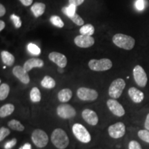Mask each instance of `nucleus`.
I'll return each instance as SVG.
<instances>
[{"instance_id": "nucleus-33", "label": "nucleus", "mask_w": 149, "mask_h": 149, "mask_svg": "<svg viewBox=\"0 0 149 149\" xmlns=\"http://www.w3.org/2000/svg\"><path fill=\"white\" fill-rule=\"evenodd\" d=\"M10 130L5 127H1L0 128V141H3L7 136L10 135Z\"/></svg>"}, {"instance_id": "nucleus-32", "label": "nucleus", "mask_w": 149, "mask_h": 149, "mask_svg": "<svg viewBox=\"0 0 149 149\" xmlns=\"http://www.w3.org/2000/svg\"><path fill=\"white\" fill-rule=\"evenodd\" d=\"M10 19L12 20L13 23L15 26V28H17V29H19V28L22 26L21 19H20V17L19 16L16 15L15 14L11 15Z\"/></svg>"}, {"instance_id": "nucleus-25", "label": "nucleus", "mask_w": 149, "mask_h": 149, "mask_svg": "<svg viewBox=\"0 0 149 149\" xmlns=\"http://www.w3.org/2000/svg\"><path fill=\"white\" fill-rule=\"evenodd\" d=\"M8 126L11 129L17 130V131H23L24 130V126L21 124V122L16 120H11L9 121Z\"/></svg>"}, {"instance_id": "nucleus-38", "label": "nucleus", "mask_w": 149, "mask_h": 149, "mask_svg": "<svg viewBox=\"0 0 149 149\" xmlns=\"http://www.w3.org/2000/svg\"><path fill=\"white\" fill-rule=\"evenodd\" d=\"M19 1L25 6H29L32 4L33 0H19Z\"/></svg>"}, {"instance_id": "nucleus-6", "label": "nucleus", "mask_w": 149, "mask_h": 149, "mask_svg": "<svg viewBox=\"0 0 149 149\" xmlns=\"http://www.w3.org/2000/svg\"><path fill=\"white\" fill-rule=\"evenodd\" d=\"M33 144L38 148H44L48 143V137L45 131L41 129H36L31 135Z\"/></svg>"}, {"instance_id": "nucleus-42", "label": "nucleus", "mask_w": 149, "mask_h": 149, "mask_svg": "<svg viewBox=\"0 0 149 149\" xmlns=\"http://www.w3.org/2000/svg\"><path fill=\"white\" fill-rule=\"evenodd\" d=\"M19 149H31V144H29V143H27V144H26L25 145H24V146H22Z\"/></svg>"}, {"instance_id": "nucleus-13", "label": "nucleus", "mask_w": 149, "mask_h": 149, "mask_svg": "<svg viewBox=\"0 0 149 149\" xmlns=\"http://www.w3.org/2000/svg\"><path fill=\"white\" fill-rule=\"evenodd\" d=\"M13 74L24 84H28L30 82L29 74L24 67L20 66H15L13 69Z\"/></svg>"}, {"instance_id": "nucleus-29", "label": "nucleus", "mask_w": 149, "mask_h": 149, "mask_svg": "<svg viewBox=\"0 0 149 149\" xmlns=\"http://www.w3.org/2000/svg\"><path fill=\"white\" fill-rule=\"evenodd\" d=\"M138 137L141 140L149 144V130H140L137 133Z\"/></svg>"}, {"instance_id": "nucleus-8", "label": "nucleus", "mask_w": 149, "mask_h": 149, "mask_svg": "<svg viewBox=\"0 0 149 149\" xmlns=\"http://www.w3.org/2000/svg\"><path fill=\"white\" fill-rule=\"evenodd\" d=\"M133 77L136 84L139 86H146L147 81H148V77L144 68L139 65H137L133 68Z\"/></svg>"}, {"instance_id": "nucleus-30", "label": "nucleus", "mask_w": 149, "mask_h": 149, "mask_svg": "<svg viewBox=\"0 0 149 149\" xmlns=\"http://www.w3.org/2000/svg\"><path fill=\"white\" fill-rule=\"evenodd\" d=\"M28 50L31 54H33V55H39L41 53V50L40 48L38 47L37 45L33 44H29L27 46Z\"/></svg>"}, {"instance_id": "nucleus-37", "label": "nucleus", "mask_w": 149, "mask_h": 149, "mask_svg": "<svg viewBox=\"0 0 149 149\" xmlns=\"http://www.w3.org/2000/svg\"><path fill=\"white\" fill-rule=\"evenodd\" d=\"M84 1L85 0H69V3L70 5H74L77 7L83 3Z\"/></svg>"}, {"instance_id": "nucleus-1", "label": "nucleus", "mask_w": 149, "mask_h": 149, "mask_svg": "<svg viewBox=\"0 0 149 149\" xmlns=\"http://www.w3.org/2000/svg\"><path fill=\"white\" fill-rule=\"evenodd\" d=\"M51 141L58 149H65L69 144L68 135L61 128H56L53 130L51 134Z\"/></svg>"}, {"instance_id": "nucleus-14", "label": "nucleus", "mask_w": 149, "mask_h": 149, "mask_svg": "<svg viewBox=\"0 0 149 149\" xmlns=\"http://www.w3.org/2000/svg\"><path fill=\"white\" fill-rule=\"evenodd\" d=\"M48 58L50 60L55 63L59 68H64L67 65V58L63 54L58 52H52L48 55Z\"/></svg>"}, {"instance_id": "nucleus-41", "label": "nucleus", "mask_w": 149, "mask_h": 149, "mask_svg": "<svg viewBox=\"0 0 149 149\" xmlns=\"http://www.w3.org/2000/svg\"><path fill=\"white\" fill-rule=\"evenodd\" d=\"M5 26H6L5 22L2 21V20H1V21H0V31H2L4 29Z\"/></svg>"}, {"instance_id": "nucleus-31", "label": "nucleus", "mask_w": 149, "mask_h": 149, "mask_svg": "<svg viewBox=\"0 0 149 149\" xmlns=\"http://www.w3.org/2000/svg\"><path fill=\"white\" fill-rule=\"evenodd\" d=\"M69 18L72 20V22H73V23L77 24V26H84V21L83 19L81 18V17H80L79 15H77V13L74 14L73 15L70 17Z\"/></svg>"}, {"instance_id": "nucleus-4", "label": "nucleus", "mask_w": 149, "mask_h": 149, "mask_svg": "<svg viewBox=\"0 0 149 149\" xmlns=\"http://www.w3.org/2000/svg\"><path fill=\"white\" fill-rule=\"evenodd\" d=\"M126 82L122 78L116 79L110 85L109 95L111 98L118 99L122 95L123 91L125 88Z\"/></svg>"}, {"instance_id": "nucleus-34", "label": "nucleus", "mask_w": 149, "mask_h": 149, "mask_svg": "<svg viewBox=\"0 0 149 149\" xmlns=\"http://www.w3.org/2000/svg\"><path fill=\"white\" fill-rule=\"evenodd\" d=\"M128 149H142L140 146V144H139V142H137L135 140H132L130 141L128 144Z\"/></svg>"}, {"instance_id": "nucleus-40", "label": "nucleus", "mask_w": 149, "mask_h": 149, "mask_svg": "<svg viewBox=\"0 0 149 149\" xmlns=\"http://www.w3.org/2000/svg\"><path fill=\"white\" fill-rule=\"evenodd\" d=\"M144 127L146 130H149V113L146 116V121H145V123H144Z\"/></svg>"}, {"instance_id": "nucleus-18", "label": "nucleus", "mask_w": 149, "mask_h": 149, "mask_svg": "<svg viewBox=\"0 0 149 149\" xmlns=\"http://www.w3.org/2000/svg\"><path fill=\"white\" fill-rule=\"evenodd\" d=\"M46 10V5L44 3L36 2L31 6V11L35 17L42 15L44 13Z\"/></svg>"}, {"instance_id": "nucleus-11", "label": "nucleus", "mask_w": 149, "mask_h": 149, "mask_svg": "<svg viewBox=\"0 0 149 149\" xmlns=\"http://www.w3.org/2000/svg\"><path fill=\"white\" fill-rule=\"evenodd\" d=\"M107 107L110 110V111L117 117H122L125 114V110L123 108L122 105L119 103L116 100L111 99L107 102Z\"/></svg>"}, {"instance_id": "nucleus-9", "label": "nucleus", "mask_w": 149, "mask_h": 149, "mask_svg": "<svg viewBox=\"0 0 149 149\" xmlns=\"http://www.w3.org/2000/svg\"><path fill=\"white\" fill-rule=\"evenodd\" d=\"M57 114L62 119H70L76 115V111L70 104H64L57 108Z\"/></svg>"}, {"instance_id": "nucleus-22", "label": "nucleus", "mask_w": 149, "mask_h": 149, "mask_svg": "<svg viewBox=\"0 0 149 149\" xmlns=\"http://www.w3.org/2000/svg\"><path fill=\"white\" fill-rule=\"evenodd\" d=\"M41 85L44 88L51 89L55 86L56 82L53 77L46 75L42 80V81H41Z\"/></svg>"}, {"instance_id": "nucleus-5", "label": "nucleus", "mask_w": 149, "mask_h": 149, "mask_svg": "<svg viewBox=\"0 0 149 149\" xmlns=\"http://www.w3.org/2000/svg\"><path fill=\"white\" fill-rule=\"evenodd\" d=\"M72 133L78 140L82 143H88L91 140V136L89 132L81 124H74L72 126Z\"/></svg>"}, {"instance_id": "nucleus-21", "label": "nucleus", "mask_w": 149, "mask_h": 149, "mask_svg": "<svg viewBox=\"0 0 149 149\" xmlns=\"http://www.w3.org/2000/svg\"><path fill=\"white\" fill-rule=\"evenodd\" d=\"M15 111V107L12 104H6L2 106L0 109V117H6L10 115Z\"/></svg>"}, {"instance_id": "nucleus-15", "label": "nucleus", "mask_w": 149, "mask_h": 149, "mask_svg": "<svg viewBox=\"0 0 149 149\" xmlns=\"http://www.w3.org/2000/svg\"><path fill=\"white\" fill-rule=\"evenodd\" d=\"M81 116L89 125L95 126L97 124L99 121L98 116L94 111L91 109H84L81 113Z\"/></svg>"}, {"instance_id": "nucleus-24", "label": "nucleus", "mask_w": 149, "mask_h": 149, "mask_svg": "<svg viewBox=\"0 0 149 149\" xmlns=\"http://www.w3.org/2000/svg\"><path fill=\"white\" fill-rule=\"evenodd\" d=\"M30 98L33 102H39L41 100V93L37 87H33L30 92Z\"/></svg>"}, {"instance_id": "nucleus-19", "label": "nucleus", "mask_w": 149, "mask_h": 149, "mask_svg": "<svg viewBox=\"0 0 149 149\" xmlns=\"http://www.w3.org/2000/svg\"><path fill=\"white\" fill-rule=\"evenodd\" d=\"M72 91L69 88H64L61 90L58 93L57 97H58V100L60 102L65 103V102H68L70 99L72 98Z\"/></svg>"}, {"instance_id": "nucleus-23", "label": "nucleus", "mask_w": 149, "mask_h": 149, "mask_svg": "<svg viewBox=\"0 0 149 149\" xmlns=\"http://www.w3.org/2000/svg\"><path fill=\"white\" fill-rule=\"evenodd\" d=\"M79 33L81 35H87V36H92L95 33V28L92 24H88L82 26L79 29Z\"/></svg>"}, {"instance_id": "nucleus-36", "label": "nucleus", "mask_w": 149, "mask_h": 149, "mask_svg": "<svg viewBox=\"0 0 149 149\" xmlns=\"http://www.w3.org/2000/svg\"><path fill=\"white\" fill-rule=\"evenodd\" d=\"M16 143H17V139L15 138L11 139L10 141H8V142H6V144L5 146H4V148L6 149L12 148L13 147L15 146Z\"/></svg>"}, {"instance_id": "nucleus-3", "label": "nucleus", "mask_w": 149, "mask_h": 149, "mask_svg": "<svg viewBox=\"0 0 149 149\" xmlns=\"http://www.w3.org/2000/svg\"><path fill=\"white\" fill-rule=\"evenodd\" d=\"M113 63L109 59H91L88 62V67L93 71H105L111 69Z\"/></svg>"}, {"instance_id": "nucleus-2", "label": "nucleus", "mask_w": 149, "mask_h": 149, "mask_svg": "<svg viewBox=\"0 0 149 149\" xmlns=\"http://www.w3.org/2000/svg\"><path fill=\"white\" fill-rule=\"evenodd\" d=\"M113 42L117 47L127 51L133 49L135 44V39L122 33L115 35L113 37Z\"/></svg>"}, {"instance_id": "nucleus-20", "label": "nucleus", "mask_w": 149, "mask_h": 149, "mask_svg": "<svg viewBox=\"0 0 149 149\" xmlns=\"http://www.w3.org/2000/svg\"><path fill=\"white\" fill-rule=\"evenodd\" d=\"M1 58L3 63L6 66H12L15 63V57L8 51H3L1 52Z\"/></svg>"}, {"instance_id": "nucleus-28", "label": "nucleus", "mask_w": 149, "mask_h": 149, "mask_svg": "<svg viewBox=\"0 0 149 149\" xmlns=\"http://www.w3.org/2000/svg\"><path fill=\"white\" fill-rule=\"evenodd\" d=\"M50 21H51V24H53L55 26L58 28H63L64 26V22L61 20V19L59 17V16L57 15H53L50 18Z\"/></svg>"}, {"instance_id": "nucleus-7", "label": "nucleus", "mask_w": 149, "mask_h": 149, "mask_svg": "<svg viewBox=\"0 0 149 149\" xmlns=\"http://www.w3.org/2000/svg\"><path fill=\"white\" fill-rule=\"evenodd\" d=\"M77 95L82 101H95L98 97V93L94 89L81 87L77 91Z\"/></svg>"}, {"instance_id": "nucleus-39", "label": "nucleus", "mask_w": 149, "mask_h": 149, "mask_svg": "<svg viewBox=\"0 0 149 149\" xmlns=\"http://www.w3.org/2000/svg\"><path fill=\"white\" fill-rule=\"evenodd\" d=\"M6 14V8L2 4H0V17H3Z\"/></svg>"}, {"instance_id": "nucleus-35", "label": "nucleus", "mask_w": 149, "mask_h": 149, "mask_svg": "<svg viewBox=\"0 0 149 149\" xmlns=\"http://www.w3.org/2000/svg\"><path fill=\"white\" fill-rule=\"evenodd\" d=\"M135 7L138 10H142L145 7L144 0H137L135 2Z\"/></svg>"}, {"instance_id": "nucleus-16", "label": "nucleus", "mask_w": 149, "mask_h": 149, "mask_svg": "<svg viewBox=\"0 0 149 149\" xmlns=\"http://www.w3.org/2000/svg\"><path fill=\"white\" fill-rule=\"evenodd\" d=\"M128 95L132 100V101L135 103H141L144 98V94L139 89L135 88V87H131L128 89Z\"/></svg>"}, {"instance_id": "nucleus-27", "label": "nucleus", "mask_w": 149, "mask_h": 149, "mask_svg": "<svg viewBox=\"0 0 149 149\" xmlns=\"http://www.w3.org/2000/svg\"><path fill=\"white\" fill-rule=\"evenodd\" d=\"M63 13L66 15L68 17H70L76 13V6L74 5H69L67 7H64L61 9Z\"/></svg>"}, {"instance_id": "nucleus-12", "label": "nucleus", "mask_w": 149, "mask_h": 149, "mask_svg": "<svg viewBox=\"0 0 149 149\" xmlns=\"http://www.w3.org/2000/svg\"><path fill=\"white\" fill-rule=\"evenodd\" d=\"M74 42L76 46L80 48H89L95 44V40L92 36L80 35L74 39Z\"/></svg>"}, {"instance_id": "nucleus-10", "label": "nucleus", "mask_w": 149, "mask_h": 149, "mask_svg": "<svg viewBox=\"0 0 149 149\" xmlns=\"http://www.w3.org/2000/svg\"><path fill=\"white\" fill-rule=\"evenodd\" d=\"M109 135L112 138L119 139L125 135L126 126L124 123L117 122L113 125L110 126L108 129Z\"/></svg>"}, {"instance_id": "nucleus-17", "label": "nucleus", "mask_w": 149, "mask_h": 149, "mask_svg": "<svg viewBox=\"0 0 149 149\" xmlns=\"http://www.w3.org/2000/svg\"><path fill=\"white\" fill-rule=\"evenodd\" d=\"M44 61L38 58H31L24 63V68L26 71H30L33 68H42L44 66Z\"/></svg>"}, {"instance_id": "nucleus-26", "label": "nucleus", "mask_w": 149, "mask_h": 149, "mask_svg": "<svg viewBox=\"0 0 149 149\" xmlns=\"http://www.w3.org/2000/svg\"><path fill=\"white\" fill-rule=\"evenodd\" d=\"M10 93V87L7 84L3 83L0 86V100H4Z\"/></svg>"}]
</instances>
